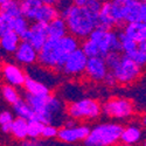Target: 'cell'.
Wrapping results in <instances>:
<instances>
[{
    "mask_svg": "<svg viewBox=\"0 0 146 146\" xmlns=\"http://www.w3.org/2000/svg\"><path fill=\"white\" fill-rule=\"evenodd\" d=\"M61 17L66 20L69 33L80 40L89 38L100 25V11L89 6H80L72 3L62 5Z\"/></svg>",
    "mask_w": 146,
    "mask_h": 146,
    "instance_id": "obj_1",
    "label": "cell"
},
{
    "mask_svg": "<svg viewBox=\"0 0 146 146\" xmlns=\"http://www.w3.org/2000/svg\"><path fill=\"white\" fill-rule=\"evenodd\" d=\"M80 47V39L70 33L60 39L49 38L39 50L38 63L47 69L61 72L68 56Z\"/></svg>",
    "mask_w": 146,
    "mask_h": 146,
    "instance_id": "obj_2",
    "label": "cell"
},
{
    "mask_svg": "<svg viewBox=\"0 0 146 146\" xmlns=\"http://www.w3.org/2000/svg\"><path fill=\"white\" fill-rule=\"evenodd\" d=\"M123 126L113 121L97 124L91 127L89 136L84 140L88 146H111L120 143Z\"/></svg>",
    "mask_w": 146,
    "mask_h": 146,
    "instance_id": "obj_3",
    "label": "cell"
},
{
    "mask_svg": "<svg viewBox=\"0 0 146 146\" xmlns=\"http://www.w3.org/2000/svg\"><path fill=\"white\" fill-rule=\"evenodd\" d=\"M67 108L64 102L56 95L49 94L47 96L46 104L41 110L34 112V118L42 121L43 124L62 125L66 123Z\"/></svg>",
    "mask_w": 146,
    "mask_h": 146,
    "instance_id": "obj_4",
    "label": "cell"
},
{
    "mask_svg": "<svg viewBox=\"0 0 146 146\" xmlns=\"http://www.w3.org/2000/svg\"><path fill=\"white\" fill-rule=\"evenodd\" d=\"M20 5L22 14L31 22L40 21L48 23L61 14L55 5L44 4L41 0H20Z\"/></svg>",
    "mask_w": 146,
    "mask_h": 146,
    "instance_id": "obj_5",
    "label": "cell"
},
{
    "mask_svg": "<svg viewBox=\"0 0 146 146\" xmlns=\"http://www.w3.org/2000/svg\"><path fill=\"white\" fill-rule=\"evenodd\" d=\"M89 39L95 44L98 56L105 57L108 54L112 52H121L119 34L113 29L97 27L89 35Z\"/></svg>",
    "mask_w": 146,
    "mask_h": 146,
    "instance_id": "obj_6",
    "label": "cell"
},
{
    "mask_svg": "<svg viewBox=\"0 0 146 146\" xmlns=\"http://www.w3.org/2000/svg\"><path fill=\"white\" fill-rule=\"evenodd\" d=\"M110 70L116 76L118 84L121 86H129L137 82L143 74V67L125 54H121L118 62Z\"/></svg>",
    "mask_w": 146,
    "mask_h": 146,
    "instance_id": "obj_7",
    "label": "cell"
},
{
    "mask_svg": "<svg viewBox=\"0 0 146 146\" xmlns=\"http://www.w3.org/2000/svg\"><path fill=\"white\" fill-rule=\"evenodd\" d=\"M103 113L102 105L92 98H80L67 106V115L75 120H94Z\"/></svg>",
    "mask_w": 146,
    "mask_h": 146,
    "instance_id": "obj_8",
    "label": "cell"
},
{
    "mask_svg": "<svg viewBox=\"0 0 146 146\" xmlns=\"http://www.w3.org/2000/svg\"><path fill=\"white\" fill-rule=\"evenodd\" d=\"M123 4L117 0H106L102 3V7L100 11V25L101 28L113 29L116 27H120L124 20V11Z\"/></svg>",
    "mask_w": 146,
    "mask_h": 146,
    "instance_id": "obj_9",
    "label": "cell"
},
{
    "mask_svg": "<svg viewBox=\"0 0 146 146\" xmlns=\"http://www.w3.org/2000/svg\"><path fill=\"white\" fill-rule=\"evenodd\" d=\"M103 115L118 120H126L135 113L133 103L124 97H115L106 101L102 105Z\"/></svg>",
    "mask_w": 146,
    "mask_h": 146,
    "instance_id": "obj_10",
    "label": "cell"
},
{
    "mask_svg": "<svg viewBox=\"0 0 146 146\" xmlns=\"http://www.w3.org/2000/svg\"><path fill=\"white\" fill-rule=\"evenodd\" d=\"M77 120L69 118L66 123L60 127L57 139L64 144H76L87 139L90 133V127L86 124H77Z\"/></svg>",
    "mask_w": 146,
    "mask_h": 146,
    "instance_id": "obj_11",
    "label": "cell"
},
{
    "mask_svg": "<svg viewBox=\"0 0 146 146\" xmlns=\"http://www.w3.org/2000/svg\"><path fill=\"white\" fill-rule=\"evenodd\" d=\"M88 60L89 56L80 47L68 56L61 72L68 77H80L86 72Z\"/></svg>",
    "mask_w": 146,
    "mask_h": 146,
    "instance_id": "obj_12",
    "label": "cell"
},
{
    "mask_svg": "<svg viewBox=\"0 0 146 146\" xmlns=\"http://www.w3.org/2000/svg\"><path fill=\"white\" fill-rule=\"evenodd\" d=\"M1 75L3 80L6 84H11L17 88L23 87L28 74L22 69L21 64L18 62H6L1 67Z\"/></svg>",
    "mask_w": 146,
    "mask_h": 146,
    "instance_id": "obj_13",
    "label": "cell"
},
{
    "mask_svg": "<svg viewBox=\"0 0 146 146\" xmlns=\"http://www.w3.org/2000/svg\"><path fill=\"white\" fill-rule=\"evenodd\" d=\"M29 22L31 21L23 14H20L17 17H8L0 13V34L5 33L8 29H12L17 32L22 38L31 27Z\"/></svg>",
    "mask_w": 146,
    "mask_h": 146,
    "instance_id": "obj_14",
    "label": "cell"
},
{
    "mask_svg": "<svg viewBox=\"0 0 146 146\" xmlns=\"http://www.w3.org/2000/svg\"><path fill=\"white\" fill-rule=\"evenodd\" d=\"M109 71H110V69L108 67L105 57L92 56V57H89L88 60L84 74H86L88 80L92 82H103Z\"/></svg>",
    "mask_w": 146,
    "mask_h": 146,
    "instance_id": "obj_15",
    "label": "cell"
},
{
    "mask_svg": "<svg viewBox=\"0 0 146 146\" xmlns=\"http://www.w3.org/2000/svg\"><path fill=\"white\" fill-rule=\"evenodd\" d=\"M48 39L49 38H48V33H47V23L40 21L33 22L27 33L22 36V40L29 42L38 50H40L43 47V44L47 42Z\"/></svg>",
    "mask_w": 146,
    "mask_h": 146,
    "instance_id": "obj_16",
    "label": "cell"
},
{
    "mask_svg": "<svg viewBox=\"0 0 146 146\" xmlns=\"http://www.w3.org/2000/svg\"><path fill=\"white\" fill-rule=\"evenodd\" d=\"M13 58L23 67H31L39 61V50L29 42L22 40L13 54Z\"/></svg>",
    "mask_w": 146,
    "mask_h": 146,
    "instance_id": "obj_17",
    "label": "cell"
},
{
    "mask_svg": "<svg viewBox=\"0 0 146 146\" xmlns=\"http://www.w3.org/2000/svg\"><path fill=\"white\" fill-rule=\"evenodd\" d=\"M124 20L126 22L132 21H144L146 22V1H138V0H130L123 4Z\"/></svg>",
    "mask_w": 146,
    "mask_h": 146,
    "instance_id": "obj_18",
    "label": "cell"
},
{
    "mask_svg": "<svg viewBox=\"0 0 146 146\" xmlns=\"http://www.w3.org/2000/svg\"><path fill=\"white\" fill-rule=\"evenodd\" d=\"M21 41V36L12 29H8L5 33L0 34V46H1V50L5 55L14 54Z\"/></svg>",
    "mask_w": 146,
    "mask_h": 146,
    "instance_id": "obj_19",
    "label": "cell"
},
{
    "mask_svg": "<svg viewBox=\"0 0 146 146\" xmlns=\"http://www.w3.org/2000/svg\"><path fill=\"white\" fill-rule=\"evenodd\" d=\"M47 33H48V38L50 39H60L69 34L66 20L61 15H58L57 18L49 21L47 23Z\"/></svg>",
    "mask_w": 146,
    "mask_h": 146,
    "instance_id": "obj_20",
    "label": "cell"
},
{
    "mask_svg": "<svg viewBox=\"0 0 146 146\" xmlns=\"http://www.w3.org/2000/svg\"><path fill=\"white\" fill-rule=\"evenodd\" d=\"M123 31L138 43L146 41V22L144 21L126 22Z\"/></svg>",
    "mask_w": 146,
    "mask_h": 146,
    "instance_id": "obj_21",
    "label": "cell"
},
{
    "mask_svg": "<svg viewBox=\"0 0 146 146\" xmlns=\"http://www.w3.org/2000/svg\"><path fill=\"white\" fill-rule=\"evenodd\" d=\"M141 138H143L141 127L137 124H130L123 129L120 143L123 145H136L140 143Z\"/></svg>",
    "mask_w": 146,
    "mask_h": 146,
    "instance_id": "obj_22",
    "label": "cell"
},
{
    "mask_svg": "<svg viewBox=\"0 0 146 146\" xmlns=\"http://www.w3.org/2000/svg\"><path fill=\"white\" fill-rule=\"evenodd\" d=\"M9 135L12 136V138L18 141H23L28 139V119L15 116Z\"/></svg>",
    "mask_w": 146,
    "mask_h": 146,
    "instance_id": "obj_23",
    "label": "cell"
},
{
    "mask_svg": "<svg viewBox=\"0 0 146 146\" xmlns=\"http://www.w3.org/2000/svg\"><path fill=\"white\" fill-rule=\"evenodd\" d=\"M23 89H25V92H29L33 95H48L50 94V87L46 84L44 82L28 76L25 84H23Z\"/></svg>",
    "mask_w": 146,
    "mask_h": 146,
    "instance_id": "obj_24",
    "label": "cell"
},
{
    "mask_svg": "<svg viewBox=\"0 0 146 146\" xmlns=\"http://www.w3.org/2000/svg\"><path fill=\"white\" fill-rule=\"evenodd\" d=\"M13 108V112L17 117H22L26 119H33L34 118V110L33 108L29 105V103L25 100V98H20L17 103H14L12 105Z\"/></svg>",
    "mask_w": 146,
    "mask_h": 146,
    "instance_id": "obj_25",
    "label": "cell"
},
{
    "mask_svg": "<svg viewBox=\"0 0 146 146\" xmlns=\"http://www.w3.org/2000/svg\"><path fill=\"white\" fill-rule=\"evenodd\" d=\"M118 34H119V40H120V44H121V52L125 55L131 56L136 52L137 47H138V42H136L132 38H130L124 31L119 32Z\"/></svg>",
    "mask_w": 146,
    "mask_h": 146,
    "instance_id": "obj_26",
    "label": "cell"
},
{
    "mask_svg": "<svg viewBox=\"0 0 146 146\" xmlns=\"http://www.w3.org/2000/svg\"><path fill=\"white\" fill-rule=\"evenodd\" d=\"M1 96H3L4 101L11 105H13L21 98L18 88L14 86H11V84H6V83L1 88Z\"/></svg>",
    "mask_w": 146,
    "mask_h": 146,
    "instance_id": "obj_27",
    "label": "cell"
},
{
    "mask_svg": "<svg viewBox=\"0 0 146 146\" xmlns=\"http://www.w3.org/2000/svg\"><path fill=\"white\" fill-rule=\"evenodd\" d=\"M44 124L38 119H29L28 120V139L38 140L39 138H42Z\"/></svg>",
    "mask_w": 146,
    "mask_h": 146,
    "instance_id": "obj_28",
    "label": "cell"
},
{
    "mask_svg": "<svg viewBox=\"0 0 146 146\" xmlns=\"http://www.w3.org/2000/svg\"><path fill=\"white\" fill-rule=\"evenodd\" d=\"M14 112H11L9 110H3L0 113V127H1V132L5 135H9L12 124L15 119Z\"/></svg>",
    "mask_w": 146,
    "mask_h": 146,
    "instance_id": "obj_29",
    "label": "cell"
},
{
    "mask_svg": "<svg viewBox=\"0 0 146 146\" xmlns=\"http://www.w3.org/2000/svg\"><path fill=\"white\" fill-rule=\"evenodd\" d=\"M130 57H132L141 67H146V41L138 43L136 52L133 53Z\"/></svg>",
    "mask_w": 146,
    "mask_h": 146,
    "instance_id": "obj_30",
    "label": "cell"
},
{
    "mask_svg": "<svg viewBox=\"0 0 146 146\" xmlns=\"http://www.w3.org/2000/svg\"><path fill=\"white\" fill-rule=\"evenodd\" d=\"M58 127L57 125H54V124H44V127H43V132H42V138L43 139H55L57 138L58 136Z\"/></svg>",
    "mask_w": 146,
    "mask_h": 146,
    "instance_id": "obj_31",
    "label": "cell"
},
{
    "mask_svg": "<svg viewBox=\"0 0 146 146\" xmlns=\"http://www.w3.org/2000/svg\"><path fill=\"white\" fill-rule=\"evenodd\" d=\"M108 87H113V86H116V84H118V82H117V78H116V76L113 75V72L110 70L108 72V75L105 76V78H104V81H103Z\"/></svg>",
    "mask_w": 146,
    "mask_h": 146,
    "instance_id": "obj_32",
    "label": "cell"
},
{
    "mask_svg": "<svg viewBox=\"0 0 146 146\" xmlns=\"http://www.w3.org/2000/svg\"><path fill=\"white\" fill-rule=\"evenodd\" d=\"M42 3L44 4H49V5H55V6H58V5H62L66 0H41Z\"/></svg>",
    "mask_w": 146,
    "mask_h": 146,
    "instance_id": "obj_33",
    "label": "cell"
},
{
    "mask_svg": "<svg viewBox=\"0 0 146 146\" xmlns=\"http://www.w3.org/2000/svg\"><path fill=\"white\" fill-rule=\"evenodd\" d=\"M90 0H71L72 4H76V5H80V6H87L89 4Z\"/></svg>",
    "mask_w": 146,
    "mask_h": 146,
    "instance_id": "obj_34",
    "label": "cell"
},
{
    "mask_svg": "<svg viewBox=\"0 0 146 146\" xmlns=\"http://www.w3.org/2000/svg\"><path fill=\"white\" fill-rule=\"evenodd\" d=\"M140 124H141V126L144 129H146V113L140 118Z\"/></svg>",
    "mask_w": 146,
    "mask_h": 146,
    "instance_id": "obj_35",
    "label": "cell"
},
{
    "mask_svg": "<svg viewBox=\"0 0 146 146\" xmlns=\"http://www.w3.org/2000/svg\"><path fill=\"white\" fill-rule=\"evenodd\" d=\"M117 1H119V3H121V4H125V3L130 1V0H117Z\"/></svg>",
    "mask_w": 146,
    "mask_h": 146,
    "instance_id": "obj_36",
    "label": "cell"
},
{
    "mask_svg": "<svg viewBox=\"0 0 146 146\" xmlns=\"http://www.w3.org/2000/svg\"><path fill=\"white\" fill-rule=\"evenodd\" d=\"M7 1H9V0H0V5H3L5 3H7Z\"/></svg>",
    "mask_w": 146,
    "mask_h": 146,
    "instance_id": "obj_37",
    "label": "cell"
},
{
    "mask_svg": "<svg viewBox=\"0 0 146 146\" xmlns=\"http://www.w3.org/2000/svg\"><path fill=\"white\" fill-rule=\"evenodd\" d=\"M138 1H146V0H138Z\"/></svg>",
    "mask_w": 146,
    "mask_h": 146,
    "instance_id": "obj_38",
    "label": "cell"
},
{
    "mask_svg": "<svg viewBox=\"0 0 146 146\" xmlns=\"http://www.w3.org/2000/svg\"><path fill=\"white\" fill-rule=\"evenodd\" d=\"M144 145H145V146H146V140H145V141H144Z\"/></svg>",
    "mask_w": 146,
    "mask_h": 146,
    "instance_id": "obj_39",
    "label": "cell"
},
{
    "mask_svg": "<svg viewBox=\"0 0 146 146\" xmlns=\"http://www.w3.org/2000/svg\"><path fill=\"white\" fill-rule=\"evenodd\" d=\"M98 1H102V3H103V0H98Z\"/></svg>",
    "mask_w": 146,
    "mask_h": 146,
    "instance_id": "obj_40",
    "label": "cell"
}]
</instances>
